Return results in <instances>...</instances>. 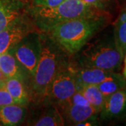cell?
I'll return each mask as SVG.
<instances>
[{
  "label": "cell",
  "instance_id": "obj_2",
  "mask_svg": "<svg viewBox=\"0 0 126 126\" xmlns=\"http://www.w3.org/2000/svg\"><path fill=\"white\" fill-rule=\"evenodd\" d=\"M41 32L40 57L28 88L30 104L44 102L53 77L63 65L69 62V56L46 33Z\"/></svg>",
  "mask_w": 126,
  "mask_h": 126
},
{
  "label": "cell",
  "instance_id": "obj_7",
  "mask_svg": "<svg viewBox=\"0 0 126 126\" xmlns=\"http://www.w3.org/2000/svg\"><path fill=\"white\" fill-rule=\"evenodd\" d=\"M36 29L24 12L0 31V54L8 52L30 32Z\"/></svg>",
  "mask_w": 126,
  "mask_h": 126
},
{
  "label": "cell",
  "instance_id": "obj_23",
  "mask_svg": "<svg viewBox=\"0 0 126 126\" xmlns=\"http://www.w3.org/2000/svg\"><path fill=\"white\" fill-rule=\"evenodd\" d=\"M123 60H123V62H124V66H123V74H122L126 79V53L125 55H124Z\"/></svg>",
  "mask_w": 126,
  "mask_h": 126
},
{
  "label": "cell",
  "instance_id": "obj_16",
  "mask_svg": "<svg viewBox=\"0 0 126 126\" xmlns=\"http://www.w3.org/2000/svg\"><path fill=\"white\" fill-rule=\"evenodd\" d=\"M104 97L118 90L126 88V79L119 72H114L109 79L97 85Z\"/></svg>",
  "mask_w": 126,
  "mask_h": 126
},
{
  "label": "cell",
  "instance_id": "obj_13",
  "mask_svg": "<svg viewBox=\"0 0 126 126\" xmlns=\"http://www.w3.org/2000/svg\"><path fill=\"white\" fill-rule=\"evenodd\" d=\"M28 107L12 104L0 107V126H20L26 119Z\"/></svg>",
  "mask_w": 126,
  "mask_h": 126
},
{
  "label": "cell",
  "instance_id": "obj_12",
  "mask_svg": "<svg viewBox=\"0 0 126 126\" xmlns=\"http://www.w3.org/2000/svg\"><path fill=\"white\" fill-rule=\"evenodd\" d=\"M64 125L78 126L84 121L99 113L90 105H79L67 103L61 110Z\"/></svg>",
  "mask_w": 126,
  "mask_h": 126
},
{
  "label": "cell",
  "instance_id": "obj_4",
  "mask_svg": "<svg viewBox=\"0 0 126 126\" xmlns=\"http://www.w3.org/2000/svg\"><path fill=\"white\" fill-rule=\"evenodd\" d=\"M25 12L34 26L42 32L72 19L99 14H109L96 9L83 0H64L60 4L51 7L34 6L28 4Z\"/></svg>",
  "mask_w": 126,
  "mask_h": 126
},
{
  "label": "cell",
  "instance_id": "obj_19",
  "mask_svg": "<svg viewBox=\"0 0 126 126\" xmlns=\"http://www.w3.org/2000/svg\"><path fill=\"white\" fill-rule=\"evenodd\" d=\"M85 3L104 13L110 14L113 0H83Z\"/></svg>",
  "mask_w": 126,
  "mask_h": 126
},
{
  "label": "cell",
  "instance_id": "obj_8",
  "mask_svg": "<svg viewBox=\"0 0 126 126\" xmlns=\"http://www.w3.org/2000/svg\"><path fill=\"white\" fill-rule=\"evenodd\" d=\"M27 116L24 122L25 126H62L64 125L63 115L54 104L43 102L39 104H29Z\"/></svg>",
  "mask_w": 126,
  "mask_h": 126
},
{
  "label": "cell",
  "instance_id": "obj_10",
  "mask_svg": "<svg viewBox=\"0 0 126 126\" xmlns=\"http://www.w3.org/2000/svg\"><path fill=\"white\" fill-rule=\"evenodd\" d=\"M72 66L77 90L87 85H98L111 77L113 72L106 71L98 68L77 67Z\"/></svg>",
  "mask_w": 126,
  "mask_h": 126
},
{
  "label": "cell",
  "instance_id": "obj_11",
  "mask_svg": "<svg viewBox=\"0 0 126 126\" xmlns=\"http://www.w3.org/2000/svg\"><path fill=\"white\" fill-rule=\"evenodd\" d=\"M0 70L6 79L16 78L23 81L29 88L30 77L14 55L9 51L0 54Z\"/></svg>",
  "mask_w": 126,
  "mask_h": 126
},
{
  "label": "cell",
  "instance_id": "obj_25",
  "mask_svg": "<svg viewBox=\"0 0 126 126\" xmlns=\"http://www.w3.org/2000/svg\"><path fill=\"white\" fill-rule=\"evenodd\" d=\"M20 1H22L23 2H25V4H30V0H20Z\"/></svg>",
  "mask_w": 126,
  "mask_h": 126
},
{
  "label": "cell",
  "instance_id": "obj_5",
  "mask_svg": "<svg viewBox=\"0 0 126 126\" xmlns=\"http://www.w3.org/2000/svg\"><path fill=\"white\" fill-rule=\"evenodd\" d=\"M77 90L71 64L63 65L50 83L44 102L54 104L60 111Z\"/></svg>",
  "mask_w": 126,
  "mask_h": 126
},
{
  "label": "cell",
  "instance_id": "obj_17",
  "mask_svg": "<svg viewBox=\"0 0 126 126\" xmlns=\"http://www.w3.org/2000/svg\"><path fill=\"white\" fill-rule=\"evenodd\" d=\"M90 104L99 113L102 108L105 97L97 85H87L81 87L79 90Z\"/></svg>",
  "mask_w": 126,
  "mask_h": 126
},
{
  "label": "cell",
  "instance_id": "obj_14",
  "mask_svg": "<svg viewBox=\"0 0 126 126\" xmlns=\"http://www.w3.org/2000/svg\"><path fill=\"white\" fill-rule=\"evenodd\" d=\"M27 5L20 0H0V31L23 14Z\"/></svg>",
  "mask_w": 126,
  "mask_h": 126
},
{
  "label": "cell",
  "instance_id": "obj_24",
  "mask_svg": "<svg viewBox=\"0 0 126 126\" xmlns=\"http://www.w3.org/2000/svg\"><path fill=\"white\" fill-rule=\"evenodd\" d=\"M5 79H6V78L3 75L2 72H1V70H0V81H5Z\"/></svg>",
  "mask_w": 126,
  "mask_h": 126
},
{
  "label": "cell",
  "instance_id": "obj_1",
  "mask_svg": "<svg viewBox=\"0 0 126 126\" xmlns=\"http://www.w3.org/2000/svg\"><path fill=\"white\" fill-rule=\"evenodd\" d=\"M110 14H99L72 19L45 32L71 57L110 24Z\"/></svg>",
  "mask_w": 126,
  "mask_h": 126
},
{
  "label": "cell",
  "instance_id": "obj_15",
  "mask_svg": "<svg viewBox=\"0 0 126 126\" xmlns=\"http://www.w3.org/2000/svg\"><path fill=\"white\" fill-rule=\"evenodd\" d=\"M4 86L15 103L25 107L29 106L30 103L29 90L23 81L16 78H8L5 79Z\"/></svg>",
  "mask_w": 126,
  "mask_h": 126
},
{
  "label": "cell",
  "instance_id": "obj_3",
  "mask_svg": "<svg viewBox=\"0 0 126 126\" xmlns=\"http://www.w3.org/2000/svg\"><path fill=\"white\" fill-rule=\"evenodd\" d=\"M102 31L69 57V63L72 66L119 72L123 57L116 47L113 32L102 34Z\"/></svg>",
  "mask_w": 126,
  "mask_h": 126
},
{
  "label": "cell",
  "instance_id": "obj_18",
  "mask_svg": "<svg viewBox=\"0 0 126 126\" xmlns=\"http://www.w3.org/2000/svg\"><path fill=\"white\" fill-rule=\"evenodd\" d=\"M113 34L116 47L124 58L126 53V20L121 23H113Z\"/></svg>",
  "mask_w": 126,
  "mask_h": 126
},
{
  "label": "cell",
  "instance_id": "obj_21",
  "mask_svg": "<svg viewBox=\"0 0 126 126\" xmlns=\"http://www.w3.org/2000/svg\"><path fill=\"white\" fill-rule=\"evenodd\" d=\"M64 0H30V5L40 7H51L62 3Z\"/></svg>",
  "mask_w": 126,
  "mask_h": 126
},
{
  "label": "cell",
  "instance_id": "obj_22",
  "mask_svg": "<svg viewBox=\"0 0 126 126\" xmlns=\"http://www.w3.org/2000/svg\"><path fill=\"white\" fill-rule=\"evenodd\" d=\"M68 103L72 104H79V105H90V103L88 102V100L85 98V97L79 90H77V92L71 97Z\"/></svg>",
  "mask_w": 126,
  "mask_h": 126
},
{
  "label": "cell",
  "instance_id": "obj_9",
  "mask_svg": "<svg viewBox=\"0 0 126 126\" xmlns=\"http://www.w3.org/2000/svg\"><path fill=\"white\" fill-rule=\"evenodd\" d=\"M99 117L105 121L119 120L126 116V88L105 97Z\"/></svg>",
  "mask_w": 126,
  "mask_h": 126
},
{
  "label": "cell",
  "instance_id": "obj_20",
  "mask_svg": "<svg viewBox=\"0 0 126 126\" xmlns=\"http://www.w3.org/2000/svg\"><path fill=\"white\" fill-rule=\"evenodd\" d=\"M16 103L4 85L0 87V107Z\"/></svg>",
  "mask_w": 126,
  "mask_h": 126
},
{
  "label": "cell",
  "instance_id": "obj_26",
  "mask_svg": "<svg viewBox=\"0 0 126 126\" xmlns=\"http://www.w3.org/2000/svg\"><path fill=\"white\" fill-rule=\"evenodd\" d=\"M4 85V81H0V87Z\"/></svg>",
  "mask_w": 126,
  "mask_h": 126
},
{
  "label": "cell",
  "instance_id": "obj_6",
  "mask_svg": "<svg viewBox=\"0 0 126 126\" xmlns=\"http://www.w3.org/2000/svg\"><path fill=\"white\" fill-rule=\"evenodd\" d=\"M41 50V32L37 29L30 32L9 52L23 66L30 80L34 76Z\"/></svg>",
  "mask_w": 126,
  "mask_h": 126
}]
</instances>
